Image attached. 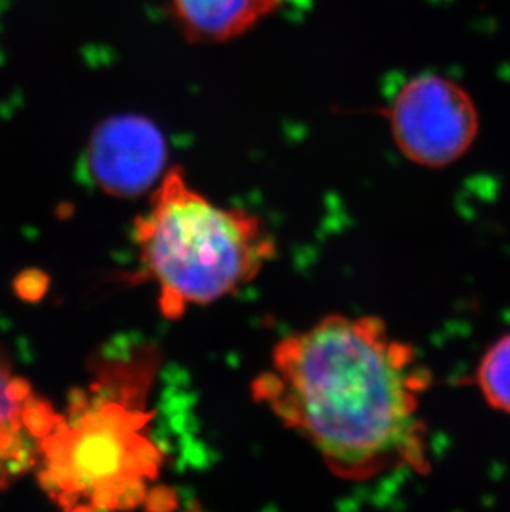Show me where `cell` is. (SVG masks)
<instances>
[{
	"instance_id": "obj_3",
	"label": "cell",
	"mask_w": 510,
	"mask_h": 512,
	"mask_svg": "<svg viewBox=\"0 0 510 512\" xmlns=\"http://www.w3.org/2000/svg\"><path fill=\"white\" fill-rule=\"evenodd\" d=\"M135 239L140 269L133 282L156 285L159 312L169 320L251 284L277 254L259 216L211 203L181 168L154 189L150 211L136 219Z\"/></svg>"
},
{
	"instance_id": "obj_2",
	"label": "cell",
	"mask_w": 510,
	"mask_h": 512,
	"mask_svg": "<svg viewBox=\"0 0 510 512\" xmlns=\"http://www.w3.org/2000/svg\"><path fill=\"white\" fill-rule=\"evenodd\" d=\"M156 360L158 352L145 347L98 365L92 387L72 393L67 415L37 443L40 483L63 509L153 508V501L164 508L173 501L156 486L163 451L148 435Z\"/></svg>"
},
{
	"instance_id": "obj_4",
	"label": "cell",
	"mask_w": 510,
	"mask_h": 512,
	"mask_svg": "<svg viewBox=\"0 0 510 512\" xmlns=\"http://www.w3.org/2000/svg\"><path fill=\"white\" fill-rule=\"evenodd\" d=\"M391 135L401 153L424 168H444L466 155L479 133L471 95L436 73L414 77L388 110Z\"/></svg>"
},
{
	"instance_id": "obj_1",
	"label": "cell",
	"mask_w": 510,
	"mask_h": 512,
	"mask_svg": "<svg viewBox=\"0 0 510 512\" xmlns=\"http://www.w3.org/2000/svg\"><path fill=\"white\" fill-rule=\"evenodd\" d=\"M433 377L413 345L373 315H328L280 340L252 382L260 405L297 431L338 478L429 471L421 401Z\"/></svg>"
},
{
	"instance_id": "obj_9",
	"label": "cell",
	"mask_w": 510,
	"mask_h": 512,
	"mask_svg": "<svg viewBox=\"0 0 510 512\" xmlns=\"http://www.w3.org/2000/svg\"><path fill=\"white\" fill-rule=\"evenodd\" d=\"M34 441L30 438H0V491L37 463L39 451Z\"/></svg>"
},
{
	"instance_id": "obj_8",
	"label": "cell",
	"mask_w": 510,
	"mask_h": 512,
	"mask_svg": "<svg viewBox=\"0 0 510 512\" xmlns=\"http://www.w3.org/2000/svg\"><path fill=\"white\" fill-rule=\"evenodd\" d=\"M32 398L29 382L12 375L4 352L0 350V438L35 440L25 426V408Z\"/></svg>"
},
{
	"instance_id": "obj_6",
	"label": "cell",
	"mask_w": 510,
	"mask_h": 512,
	"mask_svg": "<svg viewBox=\"0 0 510 512\" xmlns=\"http://www.w3.org/2000/svg\"><path fill=\"white\" fill-rule=\"evenodd\" d=\"M284 0H171L178 27L193 42L219 44L246 34Z\"/></svg>"
},
{
	"instance_id": "obj_10",
	"label": "cell",
	"mask_w": 510,
	"mask_h": 512,
	"mask_svg": "<svg viewBox=\"0 0 510 512\" xmlns=\"http://www.w3.org/2000/svg\"><path fill=\"white\" fill-rule=\"evenodd\" d=\"M49 287V277L44 272L27 271L15 281L17 294L24 300H39Z\"/></svg>"
},
{
	"instance_id": "obj_7",
	"label": "cell",
	"mask_w": 510,
	"mask_h": 512,
	"mask_svg": "<svg viewBox=\"0 0 510 512\" xmlns=\"http://www.w3.org/2000/svg\"><path fill=\"white\" fill-rule=\"evenodd\" d=\"M474 382L494 410L510 415V334L487 348L477 367Z\"/></svg>"
},
{
	"instance_id": "obj_5",
	"label": "cell",
	"mask_w": 510,
	"mask_h": 512,
	"mask_svg": "<svg viewBox=\"0 0 510 512\" xmlns=\"http://www.w3.org/2000/svg\"><path fill=\"white\" fill-rule=\"evenodd\" d=\"M168 146L153 121L141 115L106 118L93 131L83 170L103 193L136 198L163 178Z\"/></svg>"
}]
</instances>
